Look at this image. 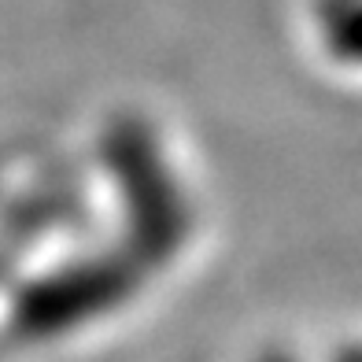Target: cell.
Returning a JSON list of instances; mask_svg holds the SVG:
<instances>
[{
	"label": "cell",
	"mask_w": 362,
	"mask_h": 362,
	"mask_svg": "<svg viewBox=\"0 0 362 362\" xmlns=\"http://www.w3.org/2000/svg\"><path fill=\"white\" fill-rule=\"evenodd\" d=\"M129 288H134V277H129L122 262L81 259L26 285L11 310V325L19 329V337H34V340L59 337L67 329H78L107 315L111 307L126 300Z\"/></svg>",
	"instance_id": "6da1fadb"
},
{
	"label": "cell",
	"mask_w": 362,
	"mask_h": 362,
	"mask_svg": "<svg viewBox=\"0 0 362 362\" xmlns=\"http://www.w3.org/2000/svg\"><path fill=\"white\" fill-rule=\"evenodd\" d=\"M111 170L119 181L122 204L129 211V222H137L141 248L163 259L177 248L185 233V211H181L177 181L170 177L167 163L159 159L156 144L148 141L141 126H122L111 137Z\"/></svg>",
	"instance_id": "7a4b0ae2"
},
{
	"label": "cell",
	"mask_w": 362,
	"mask_h": 362,
	"mask_svg": "<svg viewBox=\"0 0 362 362\" xmlns=\"http://www.w3.org/2000/svg\"><path fill=\"white\" fill-rule=\"evenodd\" d=\"M259 362H296L288 351H267V355H262Z\"/></svg>",
	"instance_id": "3957f363"
},
{
	"label": "cell",
	"mask_w": 362,
	"mask_h": 362,
	"mask_svg": "<svg viewBox=\"0 0 362 362\" xmlns=\"http://www.w3.org/2000/svg\"><path fill=\"white\" fill-rule=\"evenodd\" d=\"M340 362H362V358H358V348H355V351H348V355H344Z\"/></svg>",
	"instance_id": "277c9868"
},
{
	"label": "cell",
	"mask_w": 362,
	"mask_h": 362,
	"mask_svg": "<svg viewBox=\"0 0 362 362\" xmlns=\"http://www.w3.org/2000/svg\"><path fill=\"white\" fill-rule=\"evenodd\" d=\"M358 358H362V348H358Z\"/></svg>",
	"instance_id": "5b68a950"
}]
</instances>
